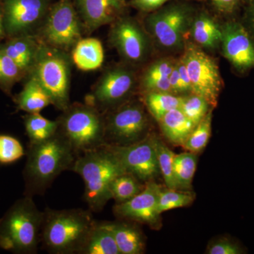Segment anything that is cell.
<instances>
[{"mask_svg":"<svg viewBox=\"0 0 254 254\" xmlns=\"http://www.w3.org/2000/svg\"><path fill=\"white\" fill-rule=\"evenodd\" d=\"M71 171L81 177L85 201L95 213L101 211L111 199L110 185L114 179L127 173L106 145L78 155Z\"/></svg>","mask_w":254,"mask_h":254,"instance_id":"cell-3","label":"cell"},{"mask_svg":"<svg viewBox=\"0 0 254 254\" xmlns=\"http://www.w3.org/2000/svg\"><path fill=\"white\" fill-rule=\"evenodd\" d=\"M50 7L49 0H4L1 13L5 35L32 36L41 27Z\"/></svg>","mask_w":254,"mask_h":254,"instance_id":"cell-13","label":"cell"},{"mask_svg":"<svg viewBox=\"0 0 254 254\" xmlns=\"http://www.w3.org/2000/svg\"><path fill=\"white\" fill-rule=\"evenodd\" d=\"M44 212L40 211L33 197L16 200L0 218V247L14 254H33L41 242Z\"/></svg>","mask_w":254,"mask_h":254,"instance_id":"cell-4","label":"cell"},{"mask_svg":"<svg viewBox=\"0 0 254 254\" xmlns=\"http://www.w3.org/2000/svg\"><path fill=\"white\" fill-rule=\"evenodd\" d=\"M24 125L31 144L50 139L58 133L59 128L58 120H48L40 113H28L24 118Z\"/></svg>","mask_w":254,"mask_h":254,"instance_id":"cell-25","label":"cell"},{"mask_svg":"<svg viewBox=\"0 0 254 254\" xmlns=\"http://www.w3.org/2000/svg\"><path fill=\"white\" fill-rule=\"evenodd\" d=\"M82 26L88 33L116 21L123 9L120 0H76Z\"/></svg>","mask_w":254,"mask_h":254,"instance_id":"cell-17","label":"cell"},{"mask_svg":"<svg viewBox=\"0 0 254 254\" xmlns=\"http://www.w3.org/2000/svg\"><path fill=\"white\" fill-rule=\"evenodd\" d=\"M169 81H170V86H171L173 94L178 95L183 94V90H182V83L181 81H180L177 62L175 66H174L171 74L169 76Z\"/></svg>","mask_w":254,"mask_h":254,"instance_id":"cell-41","label":"cell"},{"mask_svg":"<svg viewBox=\"0 0 254 254\" xmlns=\"http://www.w3.org/2000/svg\"><path fill=\"white\" fill-rule=\"evenodd\" d=\"M24 73L9 56L0 50V87L9 93Z\"/></svg>","mask_w":254,"mask_h":254,"instance_id":"cell-33","label":"cell"},{"mask_svg":"<svg viewBox=\"0 0 254 254\" xmlns=\"http://www.w3.org/2000/svg\"><path fill=\"white\" fill-rule=\"evenodd\" d=\"M24 153L23 145L18 139L9 135H0V163H14Z\"/></svg>","mask_w":254,"mask_h":254,"instance_id":"cell-34","label":"cell"},{"mask_svg":"<svg viewBox=\"0 0 254 254\" xmlns=\"http://www.w3.org/2000/svg\"><path fill=\"white\" fill-rule=\"evenodd\" d=\"M120 254H140L145 241L139 229L129 222H110Z\"/></svg>","mask_w":254,"mask_h":254,"instance_id":"cell-22","label":"cell"},{"mask_svg":"<svg viewBox=\"0 0 254 254\" xmlns=\"http://www.w3.org/2000/svg\"><path fill=\"white\" fill-rule=\"evenodd\" d=\"M39 40L33 36L10 38L4 44L0 45V50L9 56L21 71L28 73L35 63Z\"/></svg>","mask_w":254,"mask_h":254,"instance_id":"cell-19","label":"cell"},{"mask_svg":"<svg viewBox=\"0 0 254 254\" xmlns=\"http://www.w3.org/2000/svg\"><path fill=\"white\" fill-rule=\"evenodd\" d=\"M183 96L170 93L145 92L143 101L150 115L158 122L165 114L180 109Z\"/></svg>","mask_w":254,"mask_h":254,"instance_id":"cell-26","label":"cell"},{"mask_svg":"<svg viewBox=\"0 0 254 254\" xmlns=\"http://www.w3.org/2000/svg\"><path fill=\"white\" fill-rule=\"evenodd\" d=\"M82 23L71 0H59L50 6L39 31L40 41L67 52L82 36Z\"/></svg>","mask_w":254,"mask_h":254,"instance_id":"cell-8","label":"cell"},{"mask_svg":"<svg viewBox=\"0 0 254 254\" xmlns=\"http://www.w3.org/2000/svg\"><path fill=\"white\" fill-rule=\"evenodd\" d=\"M136 73L128 66L107 70L93 88L87 103L101 111L111 110L128 100L136 87Z\"/></svg>","mask_w":254,"mask_h":254,"instance_id":"cell-11","label":"cell"},{"mask_svg":"<svg viewBox=\"0 0 254 254\" xmlns=\"http://www.w3.org/2000/svg\"><path fill=\"white\" fill-rule=\"evenodd\" d=\"M16 103L18 109L28 114L40 113L48 105H52L49 95L36 78L31 76L18 95Z\"/></svg>","mask_w":254,"mask_h":254,"instance_id":"cell-23","label":"cell"},{"mask_svg":"<svg viewBox=\"0 0 254 254\" xmlns=\"http://www.w3.org/2000/svg\"><path fill=\"white\" fill-rule=\"evenodd\" d=\"M213 109L209 110L204 118L196 125L185 144L182 145L188 151L196 154L204 149L208 144L211 135Z\"/></svg>","mask_w":254,"mask_h":254,"instance_id":"cell-29","label":"cell"},{"mask_svg":"<svg viewBox=\"0 0 254 254\" xmlns=\"http://www.w3.org/2000/svg\"><path fill=\"white\" fill-rule=\"evenodd\" d=\"M222 54L238 74L254 68V37L241 20L230 18L222 24Z\"/></svg>","mask_w":254,"mask_h":254,"instance_id":"cell-14","label":"cell"},{"mask_svg":"<svg viewBox=\"0 0 254 254\" xmlns=\"http://www.w3.org/2000/svg\"><path fill=\"white\" fill-rule=\"evenodd\" d=\"M193 198L194 197L192 193L187 192L177 191L173 190H161L159 195L158 213L160 215L168 210L187 206L193 202Z\"/></svg>","mask_w":254,"mask_h":254,"instance_id":"cell-32","label":"cell"},{"mask_svg":"<svg viewBox=\"0 0 254 254\" xmlns=\"http://www.w3.org/2000/svg\"><path fill=\"white\" fill-rule=\"evenodd\" d=\"M58 121V131L67 140L78 156L106 145L104 116L93 105H70Z\"/></svg>","mask_w":254,"mask_h":254,"instance_id":"cell-6","label":"cell"},{"mask_svg":"<svg viewBox=\"0 0 254 254\" xmlns=\"http://www.w3.org/2000/svg\"><path fill=\"white\" fill-rule=\"evenodd\" d=\"M220 14L226 16H234L243 2L242 0H210Z\"/></svg>","mask_w":254,"mask_h":254,"instance_id":"cell-37","label":"cell"},{"mask_svg":"<svg viewBox=\"0 0 254 254\" xmlns=\"http://www.w3.org/2000/svg\"><path fill=\"white\" fill-rule=\"evenodd\" d=\"M71 59L82 71H93L100 68L104 61V50L99 40L81 38L72 49Z\"/></svg>","mask_w":254,"mask_h":254,"instance_id":"cell-20","label":"cell"},{"mask_svg":"<svg viewBox=\"0 0 254 254\" xmlns=\"http://www.w3.org/2000/svg\"><path fill=\"white\" fill-rule=\"evenodd\" d=\"M165 136L175 145H183L196 125L180 109L168 112L158 121Z\"/></svg>","mask_w":254,"mask_h":254,"instance_id":"cell-21","label":"cell"},{"mask_svg":"<svg viewBox=\"0 0 254 254\" xmlns=\"http://www.w3.org/2000/svg\"><path fill=\"white\" fill-rule=\"evenodd\" d=\"M241 21L254 37V0L247 4L245 14Z\"/></svg>","mask_w":254,"mask_h":254,"instance_id":"cell-40","label":"cell"},{"mask_svg":"<svg viewBox=\"0 0 254 254\" xmlns=\"http://www.w3.org/2000/svg\"><path fill=\"white\" fill-rule=\"evenodd\" d=\"M81 254H120L110 222H96Z\"/></svg>","mask_w":254,"mask_h":254,"instance_id":"cell-24","label":"cell"},{"mask_svg":"<svg viewBox=\"0 0 254 254\" xmlns=\"http://www.w3.org/2000/svg\"><path fill=\"white\" fill-rule=\"evenodd\" d=\"M77 157L59 131L46 141L29 143L23 170L25 195L43 194L60 174L72 170Z\"/></svg>","mask_w":254,"mask_h":254,"instance_id":"cell-1","label":"cell"},{"mask_svg":"<svg viewBox=\"0 0 254 254\" xmlns=\"http://www.w3.org/2000/svg\"><path fill=\"white\" fill-rule=\"evenodd\" d=\"M177 60L163 58L156 60L148 66L141 78V85L153 80L169 78L173 71Z\"/></svg>","mask_w":254,"mask_h":254,"instance_id":"cell-35","label":"cell"},{"mask_svg":"<svg viewBox=\"0 0 254 254\" xmlns=\"http://www.w3.org/2000/svg\"><path fill=\"white\" fill-rule=\"evenodd\" d=\"M177 68H178L179 74H180V81H181L183 94L192 93L191 83H190V76L187 71L186 65L183 60L180 59L177 60Z\"/></svg>","mask_w":254,"mask_h":254,"instance_id":"cell-39","label":"cell"},{"mask_svg":"<svg viewBox=\"0 0 254 254\" xmlns=\"http://www.w3.org/2000/svg\"><path fill=\"white\" fill-rule=\"evenodd\" d=\"M120 1H123V0H120Z\"/></svg>","mask_w":254,"mask_h":254,"instance_id":"cell-44","label":"cell"},{"mask_svg":"<svg viewBox=\"0 0 254 254\" xmlns=\"http://www.w3.org/2000/svg\"><path fill=\"white\" fill-rule=\"evenodd\" d=\"M193 43L203 49L217 50L222 40V25L205 11L195 13L190 29Z\"/></svg>","mask_w":254,"mask_h":254,"instance_id":"cell-18","label":"cell"},{"mask_svg":"<svg viewBox=\"0 0 254 254\" xmlns=\"http://www.w3.org/2000/svg\"><path fill=\"white\" fill-rule=\"evenodd\" d=\"M251 1H252V0H242V1L246 3V4H248V3H250Z\"/></svg>","mask_w":254,"mask_h":254,"instance_id":"cell-43","label":"cell"},{"mask_svg":"<svg viewBox=\"0 0 254 254\" xmlns=\"http://www.w3.org/2000/svg\"><path fill=\"white\" fill-rule=\"evenodd\" d=\"M66 52L45 44L39 46L33 67L28 73L49 95L52 105L64 111L70 105L71 60Z\"/></svg>","mask_w":254,"mask_h":254,"instance_id":"cell-5","label":"cell"},{"mask_svg":"<svg viewBox=\"0 0 254 254\" xmlns=\"http://www.w3.org/2000/svg\"><path fill=\"white\" fill-rule=\"evenodd\" d=\"M207 253L210 254H240L246 253L245 249L232 239H220L208 247Z\"/></svg>","mask_w":254,"mask_h":254,"instance_id":"cell-36","label":"cell"},{"mask_svg":"<svg viewBox=\"0 0 254 254\" xmlns=\"http://www.w3.org/2000/svg\"><path fill=\"white\" fill-rule=\"evenodd\" d=\"M161 190V187L153 180L147 182L139 193L126 202L115 205L114 213L119 218L153 226L157 224L160 216L158 204Z\"/></svg>","mask_w":254,"mask_h":254,"instance_id":"cell-16","label":"cell"},{"mask_svg":"<svg viewBox=\"0 0 254 254\" xmlns=\"http://www.w3.org/2000/svg\"><path fill=\"white\" fill-rule=\"evenodd\" d=\"M110 42L129 66L144 63L150 54V36L144 28L130 17H119L110 31Z\"/></svg>","mask_w":254,"mask_h":254,"instance_id":"cell-12","label":"cell"},{"mask_svg":"<svg viewBox=\"0 0 254 254\" xmlns=\"http://www.w3.org/2000/svg\"><path fill=\"white\" fill-rule=\"evenodd\" d=\"M194 14L191 6L187 4L162 6L147 16L144 28L150 38L164 50L183 51Z\"/></svg>","mask_w":254,"mask_h":254,"instance_id":"cell-7","label":"cell"},{"mask_svg":"<svg viewBox=\"0 0 254 254\" xmlns=\"http://www.w3.org/2000/svg\"><path fill=\"white\" fill-rule=\"evenodd\" d=\"M170 0H131V4L135 9L144 12H150L160 9Z\"/></svg>","mask_w":254,"mask_h":254,"instance_id":"cell-38","label":"cell"},{"mask_svg":"<svg viewBox=\"0 0 254 254\" xmlns=\"http://www.w3.org/2000/svg\"><path fill=\"white\" fill-rule=\"evenodd\" d=\"M104 120L105 143L110 145H127L141 141L149 125L144 105L138 100H127L110 110Z\"/></svg>","mask_w":254,"mask_h":254,"instance_id":"cell-10","label":"cell"},{"mask_svg":"<svg viewBox=\"0 0 254 254\" xmlns=\"http://www.w3.org/2000/svg\"><path fill=\"white\" fill-rule=\"evenodd\" d=\"M4 36H6V35H5L4 24H3L2 13L0 10V39L4 38Z\"/></svg>","mask_w":254,"mask_h":254,"instance_id":"cell-42","label":"cell"},{"mask_svg":"<svg viewBox=\"0 0 254 254\" xmlns=\"http://www.w3.org/2000/svg\"><path fill=\"white\" fill-rule=\"evenodd\" d=\"M96 222L90 210L47 208L41 241L50 253L81 254Z\"/></svg>","mask_w":254,"mask_h":254,"instance_id":"cell-2","label":"cell"},{"mask_svg":"<svg viewBox=\"0 0 254 254\" xmlns=\"http://www.w3.org/2000/svg\"><path fill=\"white\" fill-rule=\"evenodd\" d=\"M154 143L160 173L163 175L165 185L169 190H177L174 175V160L175 154L163 142L154 136Z\"/></svg>","mask_w":254,"mask_h":254,"instance_id":"cell-30","label":"cell"},{"mask_svg":"<svg viewBox=\"0 0 254 254\" xmlns=\"http://www.w3.org/2000/svg\"><path fill=\"white\" fill-rule=\"evenodd\" d=\"M140 180L131 174L125 173L114 179L110 185L112 198L121 203L131 199L143 190Z\"/></svg>","mask_w":254,"mask_h":254,"instance_id":"cell-28","label":"cell"},{"mask_svg":"<svg viewBox=\"0 0 254 254\" xmlns=\"http://www.w3.org/2000/svg\"><path fill=\"white\" fill-rule=\"evenodd\" d=\"M211 108H213L203 97L191 93L183 96L180 110L196 125L204 118Z\"/></svg>","mask_w":254,"mask_h":254,"instance_id":"cell-31","label":"cell"},{"mask_svg":"<svg viewBox=\"0 0 254 254\" xmlns=\"http://www.w3.org/2000/svg\"><path fill=\"white\" fill-rule=\"evenodd\" d=\"M181 58L190 76L192 93L203 97L212 108H215L223 86L217 62L203 48L188 41Z\"/></svg>","mask_w":254,"mask_h":254,"instance_id":"cell-9","label":"cell"},{"mask_svg":"<svg viewBox=\"0 0 254 254\" xmlns=\"http://www.w3.org/2000/svg\"><path fill=\"white\" fill-rule=\"evenodd\" d=\"M197 167V156L191 152L175 155L174 160V175L177 189L190 190Z\"/></svg>","mask_w":254,"mask_h":254,"instance_id":"cell-27","label":"cell"},{"mask_svg":"<svg viewBox=\"0 0 254 254\" xmlns=\"http://www.w3.org/2000/svg\"><path fill=\"white\" fill-rule=\"evenodd\" d=\"M106 145L118 158L125 171L140 181H150L160 173L154 136H145L141 141L130 145Z\"/></svg>","mask_w":254,"mask_h":254,"instance_id":"cell-15","label":"cell"}]
</instances>
